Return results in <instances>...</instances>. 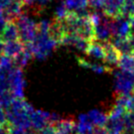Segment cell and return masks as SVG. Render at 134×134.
Here are the masks:
<instances>
[{"label": "cell", "instance_id": "obj_4", "mask_svg": "<svg viewBox=\"0 0 134 134\" xmlns=\"http://www.w3.org/2000/svg\"><path fill=\"white\" fill-rule=\"evenodd\" d=\"M114 88L117 95L131 94L134 88V75L127 71H117L114 78Z\"/></svg>", "mask_w": 134, "mask_h": 134}, {"label": "cell", "instance_id": "obj_27", "mask_svg": "<svg viewBox=\"0 0 134 134\" xmlns=\"http://www.w3.org/2000/svg\"><path fill=\"white\" fill-rule=\"evenodd\" d=\"M134 110V88L133 90L131 92L130 94V105H129V110L128 111H131Z\"/></svg>", "mask_w": 134, "mask_h": 134}, {"label": "cell", "instance_id": "obj_11", "mask_svg": "<svg viewBox=\"0 0 134 134\" xmlns=\"http://www.w3.org/2000/svg\"><path fill=\"white\" fill-rule=\"evenodd\" d=\"M26 46L20 39H17V40L12 41H7V42L4 43V48H3V54L4 56H7L8 58H13L17 57L21 51L25 49Z\"/></svg>", "mask_w": 134, "mask_h": 134}, {"label": "cell", "instance_id": "obj_17", "mask_svg": "<svg viewBox=\"0 0 134 134\" xmlns=\"http://www.w3.org/2000/svg\"><path fill=\"white\" fill-rule=\"evenodd\" d=\"M105 127L108 131V134H122L124 129V117L122 118L107 117V121Z\"/></svg>", "mask_w": 134, "mask_h": 134}, {"label": "cell", "instance_id": "obj_29", "mask_svg": "<svg viewBox=\"0 0 134 134\" xmlns=\"http://www.w3.org/2000/svg\"></svg>", "mask_w": 134, "mask_h": 134}, {"label": "cell", "instance_id": "obj_23", "mask_svg": "<svg viewBox=\"0 0 134 134\" xmlns=\"http://www.w3.org/2000/svg\"><path fill=\"white\" fill-rule=\"evenodd\" d=\"M9 134H37V133L32 129L26 130V129H21V128L10 126V128H9Z\"/></svg>", "mask_w": 134, "mask_h": 134}, {"label": "cell", "instance_id": "obj_6", "mask_svg": "<svg viewBox=\"0 0 134 134\" xmlns=\"http://www.w3.org/2000/svg\"><path fill=\"white\" fill-rule=\"evenodd\" d=\"M51 120H52V113L42 110H34L31 117V129L36 132L37 131L39 132L48 125H51Z\"/></svg>", "mask_w": 134, "mask_h": 134}, {"label": "cell", "instance_id": "obj_2", "mask_svg": "<svg viewBox=\"0 0 134 134\" xmlns=\"http://www.w3.org/2000/svg\"><path fill=\"white\" fill-rule=\"evenodd\" d=\"M25 46L32 53L33 57L42 60L45 59L52 53V51L59 46V43L52 38L49 33L38 32L35 39Z\"/></svg>", "mask_w": 134, "mask_h": 134}, {"label": "cell", "instance_id": "obj_24", "mask_svg": "<svg viewBox=\"0 0 134 134\" xmlns=\"http://www.w3.org/2000/svg\"><path fill=\"white\" fill-rule=\"evenodd\" d=\"M39 134H58V132L53 125H48L46 128L39 131Z\"/></svg>", "mask_w": 134, "mask_h": 134}, {"label": "cell", "instance_id": "obj_28", "mask_svg": "<svg viewBox=\"0 0 134 134\" xmlns=\"http://www.w3.org/2000/svg\"><path fill=\"white\" fill-rule=\"evenodd\" d=\"M3 48H4V42L0 39V58H1V55L3 54Z\"/></svg>", "mask_w": 134, "mask_h": 134}, {"label": "cell", "instance_id": "obj_13", "mask_svg": "<svg viewBox=\"0 0 134 134\" xmlns=\"http://www.w3.org/2000/svg\"><path fill=\"white\" fill-rule=\"evenodd\" d=\"M58 134H73L76 131V122L73 119H63L54 124Z\"/></svg>", "mask_w": 134, "mask_h": 134}, {"label": "cell", "instance_id": "obj_20", "mask_svg": "<svg viewBox=\"0 0 134 134\" xmlns=\"http://www.w3.org/2000/svg\"><path fill=\"white\" fill-rule=\"evenodd\" d=\"M12 70L0 68V97L9 91V76Z\"/></svg>", "mask_w": 134, "mask_h": 134}, {"label": "cell", "instance_id": "obj_12", "mask_svg": "<svg viewBox=\"0 0 134 134\" xmlns=\"http://www.w3.org/2000/svg\"><path fill=\"white\" fill-rule=\"evenodd\" d=\"M103 43L106 50L105 61L111 66L118 65V60H120V56H121V53L117 49V48L114 46L113 43H111V41H107V42H103Z\"/></svg>", "mask_w": 134, "mask_h": 134}, {"label": "cell", "instance_id": "obj_5", "mask_svg": "<svg viewBox=\"0 0 134 134\" xmlns=\"http://www.w3.org/2000/svg\"><path fill=\"white\" fill-rule=\"evenodd\" d=\"M25 79L20 68L15 67L9 76V91L16 99H24Z\"/></svg>", "mask_w": 134, "mask_h": 134}, {"label": "cell", "instance_id": "obj_26", "mask_svg": "<svg viewBox=\"0 0 134 134\" xmlns=\"http://www.w3.org/2000/svg\"><path fill=\"white\" fill-rule=\"evenodd\" d=\"M9 124L7 125V123L1 124L0 125V134H9Z\"/></svg>", "mask_w": 134, "mask_h": 134}, {"label": "cell", "instance_id": "obj_3", "mask_svg": "<svg viewBox=\"0 0 134 134\" xmlns=\"http://www.w3.org/2000/svg\"><path fill=\"white\" fill-rule=\"evenodd\" d=\"M19 32V39L25 45L32 42L38 34V24L26 15H20L16 19Z\"/></svg>", "mask_w": 134, "mask_h": 134}, {"label": "cell", "instance_id": "obj_14", "mask_svg": "<svg viewBox=\"0 0 134 134\" xmlns=\"http://www.w3.org/2000/svg\"><path fill=\"white\" fill-rule=\"evenodd\" d=\"M86 53L96 58L105 60L106 50L105 47H104V43L94 39L89 43V45H88L87 48L86 50Z\"/></svg>", "mask_w": 134, "mask_h": 134}, {"label": "cell", "instance_id": "obj_7", "mask_svg": "<svg viewBox=\"0 0 134 134\" xmlns=\"http://www.w3.org/2000/svg\"><path fill=\"white\" fill-rule=\"evenodd\" d=\"M111 30L113 37H128L131 36V22L126 18H111Z\"/></svg>", "mask_w": 134, "mask_h": 134}, {"label": "cell", "instance_id": "obj_19", "mask_svg": "<svg viewBox=\"0 0 134 134\" xmlns=\"http://www.w3.org/2000/svg\"><path fill=\"white\" fill-rule=\"evenodd\" d=\"M91 120L92 123L95 126H100V127H105L107 121V115L103 113L98 109H93L90 110L87 113Z\"/></svg>", "mask_w": 134, "mask_h": 134}, {"label": "cell", "instance_id": "obj_18", "mask_svg": "<svg viewBox=\"0 0 134 134\" xmlns=\"http://www.w3.org/2000/svg\"><path fill=\"white\" fill-rule=\"evenodd\" d=\"M120 70L134 72V55H121L118 63Z\"/></svg>", "mask_w": 134, "mask_h": 134}, {"label": "cell", "instance_id": "obj_8", "mask_svg": "<svg viewBox=\"0 0 134 134\" xmlns=\"http://www.w3.org/2000/svg\"><path fill=\"white\" fill-rule=\"evenodd\" d=\"M63 4L69 12H73L81 16H88L90 13L87 11L89 0H64Z\"/></svg>", "mask_w": 134, "mask_h": 134}, {"label": "cell", "instance_id": "obj_15", "mask_svg": "<svg viewBox=\"0 0 134 134\" xmlns=\"http://www.w3.org/2000/svg\"><path fill=\"white\" fill-rule=\"evenodd\" d=\"M94 127L95 125L92 123L88 114H81L76 123L75 134H92Z\"/></svg>", "mask_w": 134, "mask_h": 134}, {"label": "cell", "instance_id": "obj_16", "mask_svg": "<svg viewBox=\"0 0 134 134\" xmlns=\"http://www.w3.org/2000/svg\"><path fill=\"white\" fill-rule=\"evenodd\" d=\"M76 59L78 64L81 66L82 68L85 69H90V70L94 71V72L97 73V74H103V73H110L111 71V68L108 66H103L100 64H97V63H92V62L87 61L86 59L82 58H79L76 57Z\"/></svg>", "mask_w": 134, "mask_h": 134}, {"label": "cell", "instance_id": "obj_10", "mask_svg": "<svg viewBox=\"0 0 134 134\" xmlns=\"http://www.w3.org/2000/svg\"><path fill=\"white\" fill-rule=\"evenodd\" d=\"M124 0H105L102 7L104 15L112 19L118 18Z\"/></svg>", "mask_w": 134, "mask_h": 134}, {"label": "cell", "instance_id": "obj_22", "mask_svg": "<svg viewBox=\"0 0 134 134\" xmlns=\"http://www.w3.org/2000/svg\"><path fill=\"white\" fill-rule=\"evenodd\" d=\"M68 14H69V11H68V9L66 8V7H65V5L63 2V3L60 5H58L57 8H56L55 18H54V19L63 20L68 16Z\"/></svg>", "mask_w": 134, "mask_h": 134}, {"label": "cell", "instance_id": "obj_9", "mask_svg": "<svg viewBox=\"0 0 134 134\" xmlns=\"http://www.w3.org/2000/svg\"><path fill=\"white\" fill-rule=\"evenodd\" d=\"M0 39L4 43L19 39L18 27L15 20H7L3 29L0 32Z\"/></svg>", "mask_w": 134, "mask_h": 134}, {"label": "cell", "instance_id": "obj_25", "mask_svg": "<svg viewBox=\"0 0 134 134\" xmlns=\"http://www.w3.org/2000/svg\"><path fill=\"white\" fill-rule=\"evenodd\" d=\"M92 134H108V131L106 127H100V126H95L92 131Z\"/></svg>", "mask_w": 134, "mask_h": 134}, {"label": "cell", "instance_id": "obj_21", "mask_svg": "<svg viewBox=\"0 0 134 134\" xmlns=\"http://www.w3.org/2000/svg\"><path fill=\"white\" fill-rule=\"evenodd\" d=\"M32 57H33L32 53L27 48H25V49L23 51H21L18 56L13 58V61H14V64L16 67L22 69V68L25 67L29 63V61L31 60V58Z\"/></svg>", "mask_w": 134, "mask_h": 134}, {"label": "cell", "instance_id": "obj_1", "mask_svg": "<svg viewBox=\"0 0 134 134\" xmlns=\"http://www.w3.org/2000/svg\"><path fill=\"white\" fill-rule=\"evenodd\" d=\"M33 111V107L24 99L15 98L10 106L5 109L7 122L12 127L31 129V117Z\"/></svg>", "mask_w": 134, "mask_h": 134}]
</instances>
